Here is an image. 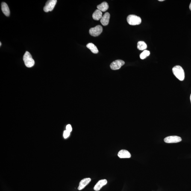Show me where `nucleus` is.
<instances>
[{
	"label": "nucleus",
	"instance_id": "1",
	"mask_svg": "<svg viewBox=\"0 0 191 191\" xmlns=\"http://www.w3.org/2000/svg\"><path fill=\"white\" fill-rule=\"evenodd\" d=\"M172 72L175 76L180 81H182L184 79V71L181 66H176L174 67L172 69Z\"/></svg>",
	"mask_w": 191,
	"mask_h": 191
},
{
	"label": "nucleus",
	"instance_id": "2",
	"mask_svg": "<svg viewBox=\"0 0 191 191\" xmlns=\"http://www.w3.org/2000/svg\"><path fill=\"white\" fill-rule=\"evenodd\" d=\"M23 60L27 67L30 68L34 66L35 63L32 57L31 54L28 51H26L24 54Z\"/></svg>",
	"mask_w": 191,
	"mask_h": 191
},
{
	"label": "nucleus",
	"instance_id": "3",
	"mask_svg": "<svg viewBox=\"0 0 191 191\" xmlns=\"http://www.w3.org/2000/svg\"><path fill=\"white\" fill-rule=\"evenodd\" d=\"M127 20L129 25L132 26L139 25L142 22L141 17L134 15H128L127 17Z\"/></svg>",
	"mask_w": 191,
	"mask_h": 191
},
{
	"label": "nucleus",
	"instance_id": "4",
	"mask_svg": "<svg viewBox=\"0 0 191 191\" xmlns=\"http://www.w3.org/2000/svg\"><path fill=\"white\" fill-rule=\"evenodd\" d=\"M56 0H49L45 4L43 10L45 12L51 11L54 9V7L56 4Z\"/></svg>",
	"mask_w": 191,
	"mask_h": 191
},
{
	"label": "nucleus",
	"instance_id": "5",
	"mask_svg": "<svg viewBox=\"0 0 191 191\" xmlns=\"http://www.w3.org/2000/svg\"><path fill=\"white\" fill-rule=\"evenodd\" d=\"M103 31L102 26L101 25L97 26L90 29L89 30V33L91 36L93 37H97L101 34Z\"/></svg>",
	"mask_w": 191,
	"mask_h": 191
},
{
	"label": "nucleus",
	"instance_id": "6",
	"mask_svg": "<svg viewBox=\"0 0 191 191\" xmlns=\"http://www.w3.org/2000/svg\"><path fill=\"white\" fill-rule=\"evenodd\" d=\"M181 138L178 136H169L165 138L164 141L166 143H177L181 142Z\"/></svg>",
	"mask_w": 191,
	"mask_h": 191
},
{
	"label": "nucleus",
	"instance_id": "7",
	"mask_svg": "<svg viewBox=\"0 0 191 191\" xmlns=\"http://www.w3.org/2000/svg\"><path fill=\"white\" fill-rule=\"evenodd\" d=\"M125 64V62L123 61L118 60L115 61L110 65L111 69L114 70H116L120 69L122 66Z\"/></svg>",
	"mask_w": 191,
	"mask_h": 191
},
{
	"label": "nucleus",
	"instance_id": "8",
	"mask_svg": "<svg viewBox=\"0 0 191 191\" xmlns=\"http://www.w3.org/2000/svg\"><path fill=\"white\" fill-rule=\"evenodd\" d=\"M110 17V15L108 12L104 13L101 19L100 22L104 26L108 25Z\"/></svg>",
	"mask_w": 191,
	"mask_h": 191
},
{
	"label": "nucleus",
	"instance_id": "9",
	"mask_svg": "<svg viewBox=\"0 0 191 191\" xmlns=\"http://www.w3.org/2000/svg\"><path fill=\"white\" fill-rule=\"evenodd\" d=\"M91 181L90 178H85L81 180L79 183V186L78 187L79 190H82L85 186L90 183Z\"/></svg>",
	"mask_w": 191,
	"mask_h": 191
},
{
	"label": "nucleus",
	"instance_id": "10",
	"mask_svg": "<svg viewBox=\"0 0 191 191\" xmlns=\"http://www.w3.org/2000/svg\"><path fill=\"white\" fill-rule=\"evenodd\" d=\"M118 155L120 158H129L131 157V154L127 150L124 149L120 151Z\"/></svg>",
	"mask_w": 191,
	"mask_h": 191
},
{
	"label": "nucleus",
	"instance_id": "11",
	"mask_svg": "<svg viewBox=\"0 0 191 191\" xmlns=\"http://www.w3.org/2000/svg\"><path fill=\"white\" fill-rule=\"evenodd\" d=\"M107 183L106 180H99L94 187V190L98 191L100 190L103 186H105Z\"/></svg>",
	"mask_w": 191,
	"mask_h": 191
},
{
	"label": "nucleus",
	"instance_id": "12",
	"mask_svg": "<svg viewBox=\"0 0 191 191\" xmlns=\"http://www.w3.org/2000/svg\"><path fill=\"white\" fill-rule=\"evenodd\" d=\"M1 9L3 13L6 16L10 15V11L8 5L5 2H2L1 4Z\"/></svg>",
	"mask_w": 191,
	"mask_h": 191
},
{
	"label": "nucleus",
	"instance_id": "13",
	"mask_svg": "<svg viewBox=\"0 0 191 191\" xmlns=\"http://www.w3.org/2000/svg\"><path fill=\"white\" fill-rule=\"evenodd\" d=\"M102 12L98 9H97L92 14V17L95 20L98 21L101 19L102 17Z\"/></svg>",
	"mask_w": 191,
	"mask_h": 191
},
{
	"label": "nucleus",
	"instance_id": "14",
	"mask_svg": "<svg viewBox=\"0 0 191 191\" xmlns=\"http://www.w3.org/2000/svg\"><path fill=\"white\" fill-rule=\"evenodd\" d=\"M97 8L102 12H105L109 8L108 4L107 2L104 1L100 5H98Z\"/></svg>",
	"mask_w": 191,
	"mask_h": 191
},
{
	"label": "nucleus",
	"instance_id": "15",
	"mask_svg": "<svg viewBox=\"0 0 191 191\" xmlns=\"http://www.w3.org/2000/svg\"><path fill=\"white\" fill-rule=\"evenodd\" d=\"M86 47L89 49H90L91 51L94 54H98V48L93 44L89 43L86 45Z\"/></svg>",
	"mask_w": 191,
	"mask_h": 191
},
{
	"label": "nucleus",
	"instance_id": "16",
	"mask_svg": "<svg viewBox=\"0 0 191 191\" xmlns=\"http://www.w3.org/2000/svg\"><path fill=\"white\" fill-rule=\"evenodd\" d=\"M147 46L143 41H139L137 43V48L140 50H143L146 49Z\"/></svg>",
	"mask_w": 191,
	"mask_h": 191
},
{
	"label": "nucleus",
	"instance_id": "17",
	"mask_svg": "<svg viewBox=\"0 0 191 191\" xmlns=\"http://www.w3.org/2000/svg\"><path fill=\"white\" fill-rule=\"evenodd\" d=\"M150 52L149 51L147 50H145L141 54H140V57L141 59L142 60L145 59L148 56L150 55Z\"/></svg>",
	"mask_w": 191,
	"mask_h": 191
},
{
	"label": "nucleus",
	"instance_id": "18",
	"mask_svg": "<svg viewBox=\"0 0 191 191\" xmlns=\"http://www.w3.org/2000/svg\"><path fill=\"white\" fill-rule=\"evenodd\" d=\"M70 132H69V131H67V130H65V131L63 133V137H64L65 139H67L70 135Z\"/></svg>",
	"mask_w": 191,
	"mask_h": 191
},
{
	"label": "nucleus",
	"instance_id": "19",
	"mask_svg": "<svg viewBox=\"0 0 191 191\" xmlns=\"http://www.w3.org/2000/svg\"><path fill=\"white\" fill-rule=\"evenodd\" d=\"M66 129V130H67V131H69L70 132H71L72 131V127L71 125H70V124H69V125L67 126Z\"/></svg>",
	"mask_w": 191,
	"mask_h": 191
},
{
	"label": "nucleus",
	"instance_id": "20",
	"mask_svg": "<svg viewBox=\"0 0 191 191\" xmlns=\"http://www.w3.org/2000/svg\"><path fill=\"white\" fill-rule=\"evenodd\" d=\"M189 9H190L191 11V2L190 4V5H189Z\"/></svg>",
	"mask_w": 191,
	"mask_h": 191
},
{
	"label": "nucleus",
	"instance_id": "21",
	"mask_svg": "<svg viewBox=\"0 0 191 191\" xmlns=\"http://www.w3.org/2000/svg\"><path fill=\"white\" fill-rule=\"evenodd\" d=\"M159 1H164V0H159Z\"/></svg>",
	"mask_w": 191,
	"mask_h": 191
},
{
	"label": "nucleus",
	"instance_id": "22",
	"mask_svg": "<svg viewBox=\"0 0 191 191\" xmlns=\"http://www.w3.org/2000/svg\"><path fill=\"white\" fill-rule=\"evenodd\" d=\"M1 42H0V46H1Z\"/></svg>",
	"mask_w": 191,
	"mask_h": 191
},
{
	"label": "nucleus",
	"instance_id": "23",
	"mask_svg": "<svg viewBox=\"0 0 191 191\" xmlns=\"http://www.w3.org/2000/svg\"><path fill=\"white\" fill-rule=\"evenodd\" d=\"M190 101H191V94L190 95Z\"/></svg>",
	"mask_w": 191,
	"mask_h": 191
}]
</instances>
